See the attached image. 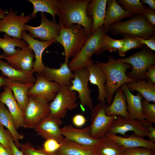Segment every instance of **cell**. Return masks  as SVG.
<instances>
[{"label": "cell", "instance_id": "6da1fadb", "mask_svg": "<svg viewBox=\"0 0 155 155\" xmlns=\"http://www.w3.org/2000/svg\"><path fill=\"white\" fill-rule=\"evenodd\" d=\"M90 0H57L59 23L68 28L75 24L83 27L89 37L92 34V19L86 13Z\"/></svg>", "mask_w": 155, "mask_h": 155}, {"label": "cell", "instance_id": "7a4b0ae2", "mask_svg": "<svg viewBox=\"0 0 155 155\" xmlns=\"http://www.w3.org/2000/svg\"><path fill=\"white\" fill-rule=\"evenodd\" d=\"M96 64L104 73L106 80L105 90L106 98V101L109 106L112 103L113 95L116 90L123 85L135 81L126 75L128 69H132L129 64L117 61L112 56L108 57L107 62L95 61Z\"/></svg>", "mask_w": 155, "mask_h": 155}, {"label": "cell", "instance_id": "3957f363", "mask_svg": "<svg viewBox=\"0 0 155 155\" xmlns=\"http://www.w3.org/2000/svg\"><path fill=\"white\" fill-rule=\"evenodd\" d=\"M108 33L102 26L91 34L79 53L68 63L72 71L85 68L94 63L92 57L94 54L102 53L103 41Z\"/></svg>", "mask_w": 155, "mask_h": 155}, {"label": "cell", "instance_id": "277c9868", "mask_svg": "<svg viewBox=\"0 0 155 155\" xmlns=\"http://www.w3.org/2000/svg\"><path fill=\"white\" fill-rule=\"evenodd\" d=\"M109 30L114 35H128L145 39L155 35V26L151 24L142 14L113 24L110 26Z\"/></svg>", "mask_w": 155, "mask_h": 155}, {"label": "cell", "instance_id": "5b68a950", "mask_svg": "<svg viewBox=\"0 0 155 155\" xmlns=\"http://www.w3.org/2000/svg\"><path fill=\"white\" fill-rule=\"evenodd\" d=\"M88 38L85 29L80 25L74 24L68 28L62 27L56 41L64 49L65 62L69 63V58L76 55Z\"/></svg>", "mask_w": 155, "mask_h": 155}, {"label": "cell", "instance_id": "8992f818", "mask_svg": "<svg viewBox=\"0 0 155 155\" xmlns=\"http://www.w3.org/2000/svg\"><path fill=\"white\" fill-rule=\"evenodd\" d=\"M119 62L127 63L132 67V70L126 73L127 76L135 81L147 79L145 73L148 67L155 63V54L149 48H144L127 58L116 59Z\"/></svg>", "mask_w": 155, "mask_h": 155}, {"label": "cell", "instance_id": "52a82bcc", "mask_svg": "<svg viewBox=\"0 0 155 155\" xmlns=\"http://www.w3.org/2000/svg\"><path fill=\"white\" fill-rule=\"evenodd\" d=\"M24 114L23 127L34 129L43 118L50 114L49 103L42 98L29 96Z\"/></svg>", "mask_w": 155, "mask_h": 155}, {"label": "cell", "instance_id": "ba28073f", "mask_svg": "<svg viewBox=\"0 0 155 155\" xmlns=\"http://www.w3.org/2000/svg\"><path fill=\"white\" fill-rule=\"evenodd\" d=\"M77 98L76 92L70 90L68 86H61L54 99L49 103L50 114L56 118H64L67 110H72L78 106Z\"/></svg>", "mask_w": 155, "mask_h": 155}, {"label": "cell", "instance_id": "9c48e42d", "mask_svg": "<svg viewBox=\"0 0 155 155\" xmlns=\"http://www.w3.org/2000/svg\"><path fill=\"white\" fill-rule=\"evenodd\" d=\"M107 105L106 103L99 102L91 111L90 134L93 138L100 139L104 137L117 116L106 115L105 108Z\"/></svg>", "mask_w": 155, "mask_h": 155}, {"label": "cell", "instance_id": "30bf717a", "mask_svg": "<svg viewBox=\"0 0 155 155\" xmlns=\"http://www.w3.org/2000/svg\"><path fill=\"white\" fill-rule=\"evenodd\" d=\"M41 23L40 26L34 27L25 24L24 30L27 31L32 38H38L42 41H53L56 42V39L59 34L62 27L55 20L47 18L45 13L41 12Z\"/></svg>", "mask_w": 155, "mask_h": 155}, {"label": "cell", "instance_id": "8fae6325", "mask_svg": "<svg viewBox=\"0 0 155 155\" xmlns=\"http://www.w3.org/2000/svg\"><path fill=\"white\" fill-rule=\"evenodd\" d=\"M73 72L74 78L71 80V85L69 86L70 90L77 92L80 100L81 108L86 106L92 111L94 108L93 100L90 96L91 91L88 86L89 74L85 67L76 70Z\"/></svg>", "mask_w": 155, "mask_h": 155}, {"label": "cell", "instance_id": "7c38bea8", "mask_svg": "<svg viewBox=\"0 0 155 155\" xmlns=\"http://www.w3.org/2000/svg\"><path fill=\"white\" fill-rule=\"evenodd\" d=\"M17 11H14L11 7L3 18L0 19V32L12 37L21 39L25 24L30 20L31 15L25 16L24 13L18 15Z\"/></svg>", "mask_w": 155, "mask_h": 155}, {"label": "cell", "instance_id": "4fadbf2b", "mask_svg": "<svg viewBox=\"0 0 155 155\" xmlns=\"http://www.w3.org/2000/svg\"><path fill=\"white\" fill-rule=\"evenodd\" d=\"M131 131L135 135L144 138L148 132V126L144 125L142 121L117 116L108 131L117 135L120 134L127 137L128 131Z\"/></svg>", "mask_w": 155, "mask_h": 155}, {"label": "cell", "instance_id": "5bb4252c", "mask_svg": "<svg viewBox=\"0 0 155 155\" xmlns=\"http://www.w3.org/2000/svg\"><path fill=\"white\" fill-rule=\"evenodd\" d=\"M61 86L57 83L48 80L42 74H36L35 82L29 90L28 96L42 98L49 102L54 98Z\"/></svg>", "mask_w": 155, "mask_h": 155}, {"label": "cell", "instance_id": "9a60e30c", "mask_svg": "<svg viewBox=\"0 0 155 155\" xmlns=\"http://www.w3.org/2000/svg\"><path fill=\"white\" fill-rule=\"evenodd\" d=\"M63 123L62 119L55 118L50 114L38 124L35 130L38 135L45 140L53 139L60 143L64 139L60 127Z\"/></svg>", "mask_w": 155, "mask_h": 155}, {"label": "cell", "instance_id": "2e32d148", "mask_svg": "<svg viewBox=\"0 0 155 155\" xmlns=\"http://www.w3.org/2000/svg\"><path fill=\"white\" fill-rule=\"evenodd\" d=\"M60 131L65 139L86 146H96L101 140L91 137L90 125L82 129H78L71 125H68L60 128Z\"/></svg>", "mask_w": 155, "mask_h": 155}, {"label": "cell", "instance_id": "e0dca14e", "mask_svg": "<svg viewBox=\"0 0 155 155\" xmlns=\"http://www.w3.org/2000/svg\"><path fill=\"white\" fill-rule=\"evenodd\" d=\"M28 44L21 49L17 50L13 55L5 56V59L12 67L27 72H32L34 54Z\"/></svg>", "mask_w": 155, "mask_h": 155}, {"label": "cell", "instance_id": "ac0fdd59", "mask_svg": "<svg viewBox=\"0 0 155 155\" xmlns=\"http://www.w3.org/2000/svg\"><path fill=\"white\" fill-rule=\"evenodd\" d=\"M21 39L25 41L34 53L35 61H34L32 72L42 74L45 66L42 60V55L45 49L54 43L53 41H42L36 39L24 30Z\"/></svg>", "mask_w": 155, "mask_h": 155}, {"label": "cell", "instance_id": "d6986e66", "mask_svg": "<svg viewBox=\"0 0 155 155\" xmlns=\"http://www.w3.org/2000/svg\"><path fill=\"white\" fill-rule=\"evenodd\" d=\"M42 74L47 80L53 81L61 86L71 85V80L74 78V74L70 69L68 63L64 61L59 68H52L45 66Z\"/></svg>", "mask_w": 155, "mask_h": 155}, {"label": "cell", "instance_id": "ffe728a7", "mask_svg": "<svg viewBox=\"0 0 155 155\" xmlns=\"http://www.w3.org/2000/svg\"><path fill=\"white\" fill-rule=\"evenodd\" d=\"M0 102L7 107L13 119L17 129L23 127L24 113L19 107L11 90L7 86H4L3 90L0 94Z\"/></svg>", "mask_w": 155, "mask_h": 155}, {"label": "cell", "instance_id": "44dd1931", "mask_svg": "<svg viewBox=\"0 0 155 155\" xmlns=\"http://www.w3.org/2000/svg\"><path fill=\"white\" fill-rule=\"evenodd\" d=\"M125 95L127 109L129 117L132 119L141 121L145 120L142 110V100L143 97L138 92L136 95H133L128 88L127 84L121 87Z\"/></svg>", "mask_w": 155, "mask_h": 155}, {"label": "cell", "instance_id": "7402d4cb", "mask_svg": "<svg viewBox=\"0 0 155 155\" xmlns=\"http://www.w3.org/2000/svg\"><path fill=\"white\" fill-rule=\"evenodd\" d=\"M105 136L108 140L125 148L140 147L155 150V143L133 133L127 137H122L112 134L108 131Z\"/></svg>", "mask_w": 155, "mask_h": 155}, {"label": "cell", "instance_id": "603a6c76", "mask_svg": "<svg viewBox=\"0 0 155 155\" xmlns=\"http://www.w3.org/2000/svg\"><path fill=\"white\" fill-rule=\"evenodd\" d=\"M107 4V7L102 26L108 32L109 27L112 24L118 22L123 18L130 17L133 14L124 9L116 0H108Z\"/></svg>", "mask_w": 155, "mask_h": 155}, {"label": "cell", "instance_id": "cb8c5ba5", "mask_svg": "<svg viewBox=\"0 0 155 155\" xmlns=\"http://www.w3.org/2000/svg\"><path fill=\"white\" fill-rule=\"evenodd\" d=\"M107 0H92L88 4L86 13L92 19V33L103 26Z\"/></svg>", "mask_w": 155, "mask_h": 155}, {"label": "cell", "instance_id": "d4e9b609", "mask_svg": "<svg viewBox=\"0 0 155 155\" xmlns=\"http://www.w3.org/2000/svg\"><path fill=\"white\" fill-rule=\"evenodd\" d=\"M86 68L89 74V81L90 84L96 86L98 89V101L106 103V96L105 90L106 80L105 75L101 69L94 63Z\"/></svg>", "mask_w": 155, "mask_h": 155}, {"label": "cell", "instance_id": "484cf974", "mask_svg": "<svg viewBox=\"0 0 155 155\" xmlns=\"http://www.w3.org/2000/svg\"><path fill=\"white\" fill-rule=\"evenodd\" d=\"M7 85L11 90L19 107L24 113L28 99V92L34 83H23L6 78Z\"/></svg>", "mask_w": 155, "mask_h": 155}, {"label": "cell", "instance_id": "4316f807", "mask_svg": "<svg viewBox=\"0 0 155 155\" xmlns=\"http://www.w3.org/2000/svg\"><path fill=\"white\" fill-rule=\"evenodd\" d=\"M0 71L4 75L12 80L23 83H34L36 78L32 72L22 71L12 67L7 62L0 59Z\"/></svg>", "mask_w": 155, "mask_h": 155}, {"label": "cell", "instance_id": "83f0119b", "mask_svg": "<svg viewBox=\"0 0 155 155\" xmlns=\"http://www.w3.org/2000/svg\"><path fill=\"white\" fill-rule=\"evenodd\" d=\"M55 153L59 155H94L95 147L83 146L65 139Z\"/></svg>", "mask_w": 155, "mask_h": 155}, {"label": "cell", "instance_id": "f1b7e54d", "mask_svg": "<svg viewBox=\"0 0 155 155\" xmlns=\"http://www.w3.org/2000/svg\"><path fill=\"white\" fill-rule=\"evenodd\" d=\"M105 112L108 116L115 115L129 117L126 97L121 87L116 90L113 100L110 105L106 106Z\"/></svg>", "mask_w": 155, "mask_h": 155}, {"label": "cell", "instance_id": "f546056e", "mask_svg": "<svg viewBox=\"0 0 155 155\" xmlns=\"http://www.w3.org/2000/svg\"><path fill=\"white\" fill-rule=\"evenodd\" d=\"M0 124L7 129L13 138L15 145L18 148H19L20 144L19 140L22 139L24 137V135L18 132L12 116L5 105L1 102Z\"/></svg>", "mask_w": 155, "mask_h": 155}, {"label": "cell", "instance_id": "4dcf8cb0", "mask_svg": "<svg viewBox=\"0 0 155 155\" xmlns=\"http://www.w3.org/2000/svg\"><path fill=\"white\" fill-rule=\"evenodd\" d=\"M130 91H136L145 100L155 103V85L149 79L134 81L127 84Z\"/></svg>", "mask_w": 155, "mask_h": 155}, {"label": "cell", "instance_id": "1f68e13d", "mask_svg": "<svg viewBox=\"0 0 155 155\" xmlns=\"http://www.w3.org/2000/svg\"><path fill=\"white\" fill-rule=\"evenodd\" d=\"M33 5V10L31 14L32 18L36 17L38 12L49 13L55 20L58 14L57 0H28Z\"/></svg>", "mask_w": 155, "mask_h": 155}, {"label": "cell", "instance_id": "d6a6232c", "mask_svg": "<svg viewBox=\"0 0 155 155\" xmlns=\"http://www.w3.org/2000/svg\"><path fill=\"white\" fill-rule=\"evenodd\" d=\"M125 148L105 135L96 146L94 155H122Z\"/></svg>", "mask_w": 155, "mask_h": 155}, {"label": "cell", "instance_id": "836d02e7", "mask_svg": "<svg viewBox=\"0 0 155 155\" xmlns=\"http://www.w3.org/2000/svg\"><path fill=\"white\" fill-rule=\"evenodd\" d=\"M24 40L17 38H11L5 34L4 38L0 37V48L3 51L5 56H11L16 53L17 50L16 47L22 49L28 45Z\"/></svg>", "mask_w": 155, "mask_h": 155}, {"label": "cell", "instance_id": "e575fe53", "mask_svg": "<svg viewBox=\"0 0 155 155\" xmlns=\"http://www.w3.org/2000/svg\"><path fill=\"white\" fill-rule=\"evenodd\" d=\"M125 40L122 46L117 51L119 55L124 57L126 52L133 49L142 47L144 45L137 38L128 35L124 36Z\"/></svg>", "mask_w": 155, "mask_h": 155}, {"label": "cell", "instance_id": "d590c367", "mask_svg": "<svg viewBox=\"0 0 155 155\" xmlns=\"http://www.w3.org/2000/svg\"><path fill=\"white\" fill-rule=\"evenodd\" d=\"M142 110L145 120L142 121L144 125L155 123V103L142 100Z\"/></svg>", "mask_w": 155, "mask_h": 155}, {"label": "cell", "instance_id": "8d00e7d4", "mask_svg": "<svg viewBox=\"0 0 155 155\" xmlns=\"http://www.w3.org/2000/svg\"><path fill=\"white\" fill-rule=\"evenodd\" d=\"M117 2L125 10L136 15L142 14L146 7L140 0H118Z\"/></svg>", "mask_w": 155, "mask_h": 155}, {"label": "cell", "instance_id": "74e56055", "mask_svg": "<svg viewBox=\"0 0 155 155\" xmlns=\"http://www.w3.org/2000/svg\"><path fill=\"white\" fill-rule=\"evenodd\" d=\"M125 40L124 38L121 39H114L111 38L108 34H106L102 42V53L106 50L110 52L116 51L122 46Z\"/></svg>", "mask_w": 155, "mask_h": 155}, {"label": "cell", "instance_id": "f35d334b", "mask_svg": "<svg viewBox=\"0 0 155 155\" xmlns=\"http://www.w3.org/2000/svg\"><path fill=\"white\" fill-rule=\"evenodd\" d=\"M122 155H155V150L140 147L125 148Z\"/></svg>", "mask_w": 155, "mask_h": 155}, {"label": "cell", "instance_id": "ab89813d", "mask_svg": "<svg viewBox=\"0 0 155 155\" xmlns=\"http://www.w3.org/2000/svg\"><path fill=\"white\" fill-rule=\"evenodd\" d=\"M19 148L23 155H50L42 150L35 148L29 143L20 144Z\"/></svg>", "mask_w": 155, "mask_h": 155}, {"label": "cell", "instance_id": "60d3db41", "mask_svg": "<svg viewBox=\"0 0 155 155\" xmlns=\"http://www.w3.org/2000/svg\"><path fill=\"white\" fill-rule=\"evenodd\" d=\"M60 146V143L56 140L53 139H49L45 140L43 145L42 150L46 153L50 154L55 153Z\"/></svg>", "mask_w": 155, "mask_h": 155}, {"label": "cell", "instance_id": "b9f144b4", "mask_svg": "<svg viewBox=\"0 0 155 155\" xmlns=\"http://www.w3.org/2000/svg\"><path fill=\"white\" fill-rule=\"evenodd\" d=\"M12 140L14 141L10 133L6 130L0 124V143L5 147L10 149V143Z\"/></svg>", "mask_w": 155, "mask_h": 155}, {"label": "cell", "instance_id": "7bdbcfd3", "mask_svg": "<svg viewBox=\"0 0 155 155\" xmlns=\"http://www.w3.org/2000/svg\"><path fill=\"white\" fill-rule=\"evenodd\" d=\"M142 14L151 24L155 26V12L150 7H146Z\"/></svg>", "mask_w": 155, "mask_h": 155}, {"label": "cell", "instance_id": "ee69618b", "mask_svg": "<svg viewBox=\"0 0 155 155\" xmlns=\"http://www.w3.org/2000/svg\"><path fill=\"white\" fill-rule=\"evenodd\" d=\"M87 121L85 117L82 115L78 114L74 116L72 119L73 124L76 127H80L84 125Z\"/></svg>", "mask_w": 155, "mask_h": 155}, {"label": "cell", "instance_id": "f6af8a7d", "mask_svg": "<svg viewBox=\"0 0 155 155\" xmlns=\"http://www.w3.org/2000/svg\"><path fill=\"white\" fill-rule=\"evenodd\" d=\"M134 37L139 39L141 42L144 45H146L150 50L153 51H155V35L147 39H143L135 36Z\"/></svg>", "mask_w": 155, "mask_h": 155}, {"label": "cell", "instance_id": "bcb514c9", "mask_svg": "<svg viewBox=\"0 0 155 155\" xmlns=\"http://www.w3.org/2000/svg\"><path fill=\"white\" fill-rule=\"evenodd\" d=\"M147 78L150 80L155 85V65H152L150 66L145 73Z\"/></svg>", "mask_w": 155, "mask_h": 155}, {"label": "cell", "instance_id": "7dc6e473", "mask_svg": "<svg viewBox=\"0 0 155 155\" xmlns=\"http://www.w3.org/2000/svg\"><path fill=\"white\" fill-rule=\"evenodd\" d=\"M146 125L148 126V130L146 136L148 137L149 140L155 143V128L151 124H147Z\"/></svg>", "mask_w": 155, "mask_h": 155}, {"label": "cell", "instance_id": "c3c4849f", "mask_svg": "<svg viewBox=\"0 0 155 155\" xmlns=\"http://www.w3.org/2000/svg\"><path fill=\"white\" fill-rule=\"evenodd\" d=\"M10 148L13 155H23L22 152L15 145L13 140L10 143Z\"/></svg>", "mask_w": 155, "mask_h": 155}, {"label": "cell", "instance_id": "681fc988", "mask_svg": "<svg viewBox=\"0 0 155 155\" xmlns=\"http://www.w3.org/2000/svg\"><path fill=\"white\" fill-rule=\"evenodd\" d=\"M0 155H13L10 149L6 148L0 143Z\"/></svg>", "mask_w": 155, "mask_h": 155}, {"label": "cell", "instance_id": "f907efd6", "mask_svg": "<svg viewBox=\"0 0 155 155\" xmlns=\"http://www.w3.org/2000/svg\"><path fill=\"white\" fill-rule=\"evenodd\" d=\"M140 1L143 4H148L149 5L150 8L155 11V0H142Z\"/></svg>", "mask_w": 155, "mask_h": 155}, {"label": "cell", "instance_id": "816d5d0a", "mask_svg": "<svg viewBox=\"0 0 155 155\" xmlns=\"http://www.w3.org/2000/svg\"><path fill=\"white\" fill-rule=\"evenodd\" d=\"M6 78L0 76V88L2 86H6Z\"/></svg>", "mask_w": 155, "mask_h": 155}, {"label": "cell", "instance_id": "f5cc1de1", "mask_svg": "<svg viewBox=\"0 0 155 155\" xmlns=\"http://www.w3.org/2000/svg\"><path fill=\"white\" fill-rule=\"evenodd\" d=\"M7 12L6 10H3L0 7V19H2L3 18L7 13Z\"/></svg>", "mask_w": 155, "mask_h": 155}, {"label": "cell", "instance_id": "db71d44e", "mask_svg": "<svg viewBox=\"0 0 155 155\" xmlns=\"http://www.w3.org/2000/svg\"><path fill=\"white\" fill-rule=\"evenodd\" d=\"M5 57L4 55L0 54V59H4Z\"/></svg>", "mask_w": 155, "mask_h": 155}, {"label": "cell", "instance_id": "11a10c76", "mask_svg": "<svg viewBox=\"0 0 155 155\" xmlns=\"http://www.w3.org/2000/svg\"><path fill=\"white\" fill-rule=\"evenodd\" d=\"M50 155H59L57 154H56L55 153H53V154H49Z\"/></svg>", "mask_w": 155, "mask_h": 155}, {"label": "cell", "instance_id": "9f6ffc18", "mask_svg": "<svg viewBox=\"0 0 155 155\" xmlns=\"http://www.w3.org/2000/svg\"><path fill=\"white\" fill-rule=\"evenodd\" d=\"M0 94H1V93H0Z\"/></svg>", "mask_w": 155, "mask_h": 155}]
</instances>
